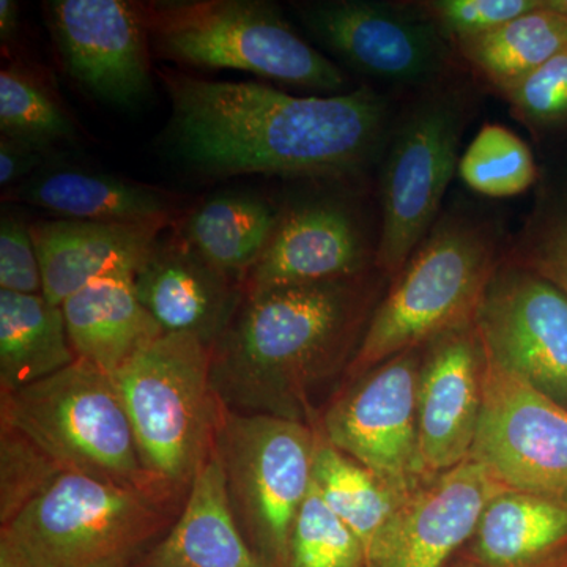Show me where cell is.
<instances>
[{
  "instance_id": "cell-1",
  "label": "cell",
  "mask_w": 567,
  "mask_h": 567,
  "mask_svg": "<svg viewBox=\"0 0 567 567\" xmlns=\"http://www.w3.org/2000/svg\"><path fill=\"white\" fill-rule=\"evenodd\" d=\"M169 141L178 158L210 175L336 177L361 169L382 141L385 96L369 87L293 96L257 82L162 73Z\"/></svg>"
},
{
  "instance_id": "cell-2",
  "label": "cell",
  "mask_w": 567,
  "mask_h": 567,
  "mask_svg": "<svg viewBox=\"0 0 567 567\" xmlns=\"http://www.w3.org/2000/svg\"><path fill=\"white\" fill-rule=\"evenodd\" d=\"M365 308V274L244 292L212 347L219 401L235 412L303 423L309 391L344 363Z\"/></svg>"
},
{
  "instance_id": "cell-3",
  "label": "cell",
  "mask_w": 567,
  "mask_h": 567,
  "mask_svg": "<svg viewBox=\"0 0 567 567\" xmlns=\"http://www.w3.org/2000/svg\"><path fill=\"white\" fill-rule=\"evenodd\" d=\"M496 248L486 224L440 219L369 319L350 361V377L357 380L398 354L472 323L498 264Z\"/></svg>"
},
{
  "instance_id": "cell-4",
  "label": "cell",
  "mask_w": 567,
  "mask_h": 567,
  "mask_svg": "<svg viewBox=\"0 0 567 567\" xmlns=\"http://www.w3.org/2000/svg\"><path fill=\"white\" fill-rule=\"evenodd\" d=\"M151 48L167 61L238 70L297 87L338 92L344 74L262 0L141 3Z\"/></svg>"
},
{
  "instance_id": "cell-5",
  "label": "cell",
  "mask_w": 567,
  "mask_h": 567,
  "mask_svg": "<svg viewBox=\"0 0 567 567\" xmlns=\"http://www.w3.org/2000/svg\"><path fill=\"white\" fill-rule=\"evenodd\" d=\"M112 380L152 480L162 487L192 483L215 446L221 415L212 347L192 334L164 333Z\"/></svg>"
},
{
  "instance_id": "cell-6",
  "label": "cell",
  "mask_w": 567,
  "mask_h": 567,
  "mask_svg": "<svg viewBox=\"0 0 567 567\" xmlns=\"http://www.w3.org/2000/svg\"><path fill=\"white\" fill-rule=\"evenodd\" d=\"M0 420L43 450L62 472L159 494L111 375L78 360L40 382L2 394Z\"/></svg>"
},
{
  "instance_id": "cell-7",
  "label": "cell",
  "mask_w": 567,
  "mask_h": 567,
  "mask_svg": "<svg viewBox=\"0 0 567 567\" xmlns=\"http://www.w3.org/2000/svg\"><path fill=\"white\" fill-rule=\"evenodd\" d=\"M158 494L62 472L0 535L32 567H112L162 527Z\"/></svg>"
},
{
  "instance_id": "cell-8",
  "label": "cell",
  "mask_w": 567,
  "mask_h": 567,
  "mask_svg": "<svg viewBox=\"0 0 567 567\" xmlns=\"http://www.w3.org/2000/svg\"><path fill=\"white\" fill-rule=\"evenodd\" d=\"M316 440L300 421L221 406L213 450L234 516L268 566H286L295 516L312 487Z\"/></svg>"
},
{
  "instance_id": "cell-9",
  "label": "cell",
  "mask_w": 567,
  "mask_h": 567,
  "mask_svg": "<svg viewBox=\"0 0 567 567\" xmlns=\"http://www.w3.org/2000/svg\"><path fill=\"white\" fill-rule=\"evenodd\" d=\"M466 104L458 92L439 91L413 107L395 133L382 175V229L375 265L394 279L436 224L458 166Z\"/></svg>"
},
{
  "instance_id": "cell-10",
  "label": "cell",
  "mask_w": 567,
  "mask_h": 567,
  "mask_svg": "<svg viewBox=\"0 0 567 567\" xmlns=\"http://www.w3.org/2000/svg\"><path fill=\"white\" fill-rule=\"evenodd\" d=\"M421 349L358 377L323 416L322 435L401 494L429 483L417 434Z\"/></svg>"
},
{
  "instance_id": "cell-11",
  "label": "cell",
  "mask_w": 567,
  "mask_h": 567,
  "mask_svg": "<svg viewBox=\"0 0 567 567\" xmlns=\"http://www.w3.org/2000/svg\"><path fill=\"white\" fill-rule=\"evenodd\" d=\"M492 363L567 409V295L513 259L496 264L475 319Z\"/></svg>"
},
{
  "instance_id": "cell-12",
  "label": "cell",
  "mask_w": 567,
  "mask_h": 567,
  "mask_svg": "<svg viewBox=\"0 0 567 567\" xmlns=\"http://www.w3.org/2000/svg\"><path fill=\"white\" fill-rule=\"evenodd\" d=\"M470 458L509 491L567 503V409L486 357Z\"/></svg>"
},
{
  "instance_id": "cell-13",
  "label": "cell",
  "mask_w": 567,
  "mask_h": 567,
  "mask_svg": "<svg viewBox=\"0 0 567 567\" xmlns=\"http://www.w3.org/2000/svg\"><path fill=\"white\" fill-rule=\"evenodd\" d=\"M297 10L317 40L365 76L423 84L450 63V41L420 7L322 0L298 3Z\"/></svg>"
},
{
  "instance_id": "cell-14",
  "label": "cell",
  "mask_w": 567,
  "mask_h": 567,
  "mask_svg": "<svg viewBox=\"0 0 567 567\" xmlns=\"http://www.w3.org/2000/svg\"><path fill=\"white\" fill-rule=\"evenodd\" d=\"M48 18L66 71L100 102L134 107L152 89L140 2L52 0Z\"/></svg>"
},
{
  "instance_id": "cell-15",
  "label": "cell",
  "mask_w": 567,
  "mask_h": 567,
  "mask_svg": "<svg viewBox=\"0 0 567 567\" xmlns=\"http://www.w3.org/2000/svg\"><path fill=\"white\" fill-rule=\"evenodd\" d=\"M507 491L477 462H462L416 488L375 537L368 567H442L475 536L488 503Z\"/></svg>"
},
{
  "instance_id": "cell-16",
  "label": "cell",
  "mask_w": 567,
  "mask_h": 567,
  "mask_svg": "<svg viewBox=\"0 0 567 567\" xmlns=\"http://www.w3.org/2000/svg\"><path fill=\"white\" fill-rule=\"evenodd\" d=\"M486 352L475 322L424 346L417 380V434L429 480L468 461L484 401Z\"/></svg>"
},
{
  "instance_id": "cell-17",
  "label": "cell",
  "mask_w": 567,
  "mask_h": 567,
  "mask_svg": "<svg viewBox=\"0 0 567 567\" xmlns=\"http://www.w3.org/2000/svg\"><path fill=\"white\" fill-rule=\"evenodd\" d=\"M133 287L164 333L192 334L208 347L244 300V284L213 267L181 233L159 235L134 271Z\"/></svg>"
},
{
  "instance_id": "cell-18",
  "label": "cell",
  "mask_w": 567,
  "mask_h": 567,
  "mask_svg": "<svg viewBox=\"0 0 567 567\" xmlns=\"http://www.w3.org/2000/svg\"><path fill=\"white\" fill-rule=\"evenodd\" d=\"M369 262L371 246L357 215L342 204L312 203L279 219L244 292L353 278Z\"/></svg>"
},
{
  "instance_id": "cell-19",
  "label": "cell",
  "mask_w": 567,
  "mask_h": 567,
  "mask_svg": "<svg viewBox=\"0 0 567 567\" xmlns=\"http://www.w3.org/2000/svg\"><path fill=\"white\" fill-rule=\"evenodd\" d=\"M173 221L96 223L54 219L31 224L43 297L62 306L95 279L134 274Z\"/></svg>"
},
{
  "instance_id": "cell-20",
  "label": "cell",
  "mask_w": 567,
  "mask_h": 567,
  "mask_svg": "<svg viewBox=\"0 0 567 567\" xmlns=\"http://www.w3.org/2000/svg\"><path fill=\"white\" fill-rule=\"evenodd\" d=\"M140 567H271L234 516L215 450L197 468L181 518Z\"/></svg>"
},
{
  "instance_id": "cell-21",
  "label": "cell",
  "mask_w": 567,
  "mask_h": 567,
  "mask_svg": "<svg viewBox=\"0 0 567 567\" xmlns=\"http://www.w3.org/2000/svg\"><path fill=\"white\" fill-rule=\"evenodd\" d=\"M62 311L78 360L111 377L164 334L134 292L133 274L89 282L63 301Z\"/></svg>"
},
{
  "instance_id": "cell-22",
  "label": "cell",
  "mask_w": 567,
  "mask_h": 567,
  "mask_svg": "<svg viewBox=\"0 0 567 567\" xmlns=\"http://www.w3.org/2000/svg\"><path fill=\"white\" fill-rule=\"evenodd\" d=\"M7 199L35 205L62 219L96 223L173 221L174 197L95 171L51 169L33 174L7 193Z\"/></svg>"
},
{
  "instance_id": "cell-23",
  "label": "cell",
  "mask_w": 567,
  "mask_h": 567,
  "mask_svg": "<svg viewBox=\"0 0 567 567\" xmlns=\"http://www.w3.org/2000/svg\"><path fill=\"white\" fill-rule=\"evenodd\" d=\"M473 537L484 567H567V503L507 488Z\"/></svg>"
},
{
  "instance_id": "cell-24",
  "label": "cell",
  "mask_w": 567,
  "mask_h": 567,
  "mask_svg": "<svg viewBox=\"0 0 567 567\" xmlns=\"http://www.w3.org/2000/svg\"><path fill=\"white\" fill-rule=\"evenodd\" d=\"M62 306L0 290V391L13 393L76 363Z\"/></svg>"
},
{
  "instance_id": "cell-25",
  "label": "cell",
  "mask_w": 567,
  "mask_h": 567,
  "mask_svg": "<svg viewBox=\"0 0 567 567\" xmlns=\"http://www.w3.org/2000/svg\"><path fill=\"white\" fill-rule=\"evenodd\" d=\"M281 216L262 197L224 193L205 200L178 233L213 267L245 284Z\"/></svg>"
},
{
  "instance_id": "cell-26",
  "label": "cell",
  "mask_w": 567,
  "mask_h": 567,
  "mask_svg": "<svg viewBox=\"0 0 567 567\" xmlns=\"http://www.w3.org/2000/svg\"><path fill=\"white\" fill-rule=\"evenodd\" d=\"M473 73L499 95L517 87L533 71L567 48V20L540 7L483 35L458 41Z\"/></svg>"
},
{
  "instance_id": "cell-27",
  "label": "cell",
  "mask_w": 567,
  "mask_h": 567,
  "mask_svg": "<svg viewBox=\"0 0 567 567\" xmlns=\"http://www.w3.org/2000/svg\"><path fill=\"white\" fill-rule=\"evenodd\" d=\"M312 484L336 516L360 537L365 555L409 496L331 445L322 432H317Z\"/></svg>"
},
{
  "instance_id": "cell-28",
  "label": "cell",
  "mask_w": 567,
  "mask_h": 567,
  "mask_svg": "<svg viewBox=\"0 0 567 567\" xmlns=\"http://www.w3.org/2000/svg\"><path fill=\"white\" fill-rule=\"evenodd\" d=\"M0 132L44 153L76 140V128L55 96L20 66L0 73Z\"/></svg>"
},
{
  "instance_id": "cell-29",
  "label": "cell",
  "mask_w": 567,
  "mask_h": 567,
  "mask_svg": "<svg viewBox=\"0 0 567 567\" xmlns=\"http://www.w3.org/2000/svg\"><path fill=\"white\" fill-rule=\"evenodd\" d=\"M458 175L470 189L487 197H513L535 185L532 151L516 133L487 123L458 159Z\"/></svg>"
},
{
  "instance_id": "cell-30",
  "label": "cell",
  "mask_w": 567,
  "mask_h": 567,
  "mask_svg": "<svg viewBox=\"0 0 567 567\" xmlns=\"http://www.w3.org/2000/svg\"><path fill=\"white\" fill-rule=\"evenodd\" d=\"M284 567H368L360 537L328 507L315 484L295 516Z\"/></svg>"
},
{
  "instance_id": "cell-31",
  "label": "cell",
  "mask_w": 567,
  "mask_h": 567,
  "mask_svg": "<svg viewBox=\"0 0 567 567\" xmlns=\"http://www.w3.org/2000/svg\"><path fill=\"white\" fill-rule=\"evenodd\" d=\"M61 466L10 425H0V525L7 527L44 491Z\"/></svg>"
},
{
  "instance_id": "cell-32",
  "label": "cell",
  "mask_w": 567,
  "mask_h": 567,
  "mask_svg": "<svg viewBox=\"0 0 567 567\" xmlns=\"http://www.w3.org/2000/svg\"><path fill=\"white\" fill-rule=\"evenodd\" d=\"M511 112L535 130L567 125V48L506 93Z\"/></svg>"
},
{
  "instance_id": "cell-33",
  "label": "cell",
  "mask_w": 567,
  "mask_h": 567,
  "mask_svg": "<svg viewBox=\"0 0 567 567\" xmlns=\"http://www.w3.org/2000/svg\"><path fill=\"white\" fill-rule=\"evenodd\" d=\"M543 0H431L420 9L450 43L475 39L540 7Z\"/></svg>"
},
{
  "instance_id": "cell-34",
  "label": "cell",
  "mask_w": 567,
  "mask_h": 567,
  "mask_svg": "<svg viewBox=\"0 0 567 567\" xmlns=\"http://www.w3.org/2000/svg\"><path fill=\"white\" fill-rule=\"evenodd\" d=\"M514 262L548 279L567 295V194L533 219L514 246Z\"/></svg>"
},
{
  "instance_id": "cell-35",
  "label": "cell",
  "mask_w": 567,
  "mask_h": 567,
  "mask_svg": "<svg viewBox=\"0 0 567 567\" xmlns=\"http://www.w3.org/2000/svg\"><path fill=\"white\" fill-rule=\"evenodd\" d=\"M0 290L28 295L43 290L31 226L10 213L0 221Z\"/></svg>"
},
{
  "instance_id": "cell-36",
  "label": "cell",
  "mask_w": 567,
  "mask_h": 567,
  "mask_svg": "<svg viewBox=\"0 0 567 567\" xmlns=\"http://www.w3.org/2000/svg\"><path fill=\"white\" fill-rule=\"evenodd\" d=\"M47 159V153L37 151L31 145L21 144L9 137H0V185L17 186L18 182L28 181L33 171Z\"/></svg>"
},
{
  "instance_id": "cell-37",
  "label": "cell",
  "mask_w": 567,
  "mask_h": 567,
  "mask_svg": "<svg viewBox=\"0 0 567 567\" xmlns=\"http://www.w3.org/2000/svg\"><path fill=\"white\" fill-rule=\"evenodd\" d=\"M20 7L13 0H0V40L3 47L10 43L20 25Z\"/></svg>"
},
{
  "instance_id": "cell-38",
  "label": "cell",
  "mask_w": 567,
  "mask_h": 567,
  "mask_svg": "<svg viewBox=\"0 0 567 567\" xmlns=\"http://www.w3.org/2000/svg\"><path fill=\"white\" fill-rule=\"evenodd\" d=\"M0 567H32L9 537L0 535Z\"/></svg>"
},
{
  "instance_id": "cell-39",
  "label": "cell",
  "mask_w": 567,
  "mask_h": 567,
  "mask_svg": "<svg viewBox=\"0 0 567 567\" xmlns=\"http://www.w3.org/2000/svg\"><path fill=\"white\" fill-rule=\"evenodd\" d=\"M546 6L567 20V0H546Z\"/></svg>"
},
{
  "instance_id": "cell-40",
  "label": "cell",
  "mask_w": 567,
  "mask_h": 567,
  "mask_svg": "<svg viewBox=\"0 0 567 567\" xmlns=\"http://www.w3.org/2000/svg\"><path fill=\"white\" fill-rule=\"evenodd\" d=\"M465 567H484V566H481V565H473V566H465Z\"/></svg>"
},
{
  "instance_id": "cell-41",
  "label": "cell",
  "mask_w": 567,
  "mask_h": 567,
  "mask_svg": "<svg viewBox=\"0 0 567 567\" xmlns=\"http://www.w3.org/2000/svg\"><path fill=\"white\" fill-rule=\"evenodd\" d=\"M112 567H126V565H117V566H112Z\"/></svg>"
}]
</instances>
